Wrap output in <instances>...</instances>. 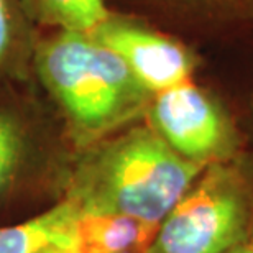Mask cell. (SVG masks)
Wrapping results in <instances>:
<instances>
[{
  "label": "cell",
  "mask_w": 253,
  "mask_h": 253,
  "mask_svg": "<svg viewBox=\"0 0 253 253\" xmlns=\"http://www.w3.org/2000/svg\"><path fill=\"white\" fill-rule=\"evenodd\" d=\"M229 253H253V249L250 244H240V245H237L235 249H232Z\"/></svg>",
  "instance_id": "12"
},
{
  "label": "cell",
  "mask_w": 253,
  "mask_h": 253,
  "mask_svg": "<svg viewBox=\"0 0 253 253\" xmlns=\"http://www.w3.org/2000/svg\"><path fill=\"white\" fill-rule=\"evenodd\" d=\"M145 117L171 150L194 163L229 161L235 153L237 131L229 115L191 79L155 94Z\"/></svg>",
  "instance_id": "4"
},
{
  "label": "cell",
  "mask_w": 253,
  "mask_h": 253,
  "mask_svg": "<svg viewBox=\"0 0 253 253\" xmlns=\"http://www.w3.org/2000/svg\"><path fill=\"white\" fill-rule=\"evenodd\" d=\"M37 27L90 32L110 13L104 0H22Z\"/></svg>",
  "instance_id": "10"
},
{
  "label": "cell",
  "mask_w": 253,
  "mask_h": 253,
  "mask_svg": "<svg viewBox=\"0 0 253 253\" xmlns=\"http://www.w3.org/2000/svg\"><path fill=\"white\" fill-rule=\"evenodd\" d=\"M38 27L22 0H0V84L30 79Z\"/></svg>",
  "instance_id": "8"
},
{
  "label": "cell",
  "mask_w": 253,
  "mask_h": 253,
  "mask_svg": "<svg viewBox=\"0 0 253 253\" xmlns=\"http://www.w3.org/2000/svg\"><path fill=\"white\" fill-rule=\"evenodd\" d=\"M89 33L117 53L151 94L189 81L197 66L184 43L125 15L110 12Z\"/></svg>",
  "instance_id": "5"
},
{
  "label": "cell",
  "mask_w": 253,
  "mask_h": 253,
  "mask_svg": "<svg viewBox=\"0 0 253 253\" xmlns=\"http://www.w3.org/2000/svg\"><path fill=\"white\" fill-rule=\"evenodd\" d=\"M156 229L124 214L76 211L66 249L78 253H145Z\"/></svg>",
  "instance_id": "7"
},
{
  "label": "cell",
  "mask_w": 253,
  "mask_h": 253,
  "mask_svg": "<svg viewBox=\"0 0 253 253\" xmlns=\"http://www.w3.org/2000/svg\"><path fill=\"white\" fill-rule=\"evenodd\" d=\"M204 168L171 150L148 124H131L74 151L63 199L76 211L124 214L158 229Z\"/></svg>",
  "instance_id": "1"
},
{
  "label": "cell",
  "mask_w": 253,
  "mask_h": 253,
  "mask_svg": "<svg viewBox=\"0 0 253 253\" xmlns=\"http://www.w3.org/2000/svg\"><path fill=\"white\" fill-rule=\"evenodd\" d=\"M46 155L42 115L18 97L0 99V201L28 178Z\"/></svg>",
  "instance_id": "6"
},
{
  "label": "cell",
  "mask_w": 253,
  "mask_h": 253,
  "mask_svg": "<svg viewBox=\"0 0 253 253\" xmlns=\"http://www.w3.org/2000/svg\"><path fill=\"white\" fill-rule=\"evenodd\" d=\"M250 245H252V249H253V230H252V242H250Z\"/></svg>",
  "instance_id": "13"
},
{
  "label": "cell",
  "mask_w": 253,
  "mask_h": 253,
  "mask_svg": "<svg viewBox=\"0 0 253 253\" xmlns=\"http://www.w3.org/2000/svg\"><path fill=\"white\" fill-rule=\"evenodd\" d=\"M40 253H78V252H74L71 249H64V247H59V245H49Z\"/></svg>",
  "instance_id": "11"
},
{
  "label": "cell",
  "mask_w": 253,
  "mask_h": 253,
  "mask_svg": "<svg viewBox=\"0 0 253 253\" xmlns=\"http://www.w3.org/2000/svg\"><path fill=\"white\" fill-rule=\"evenodd\" d=\"M74 206L61 199L43 214L15 225L0 227V253H40L49 245L66 249Z\"/></svg>",
  "instance_id": "9"
},
{
  "label": "cell",
  "mask_w": 253,
  "mask_h": 253,
  "mask_svg": "<svg viewBox=\"0 0 253 253\" xmlns=\"http://www.w3.org/2000/svg\"><path fill=\"white\" fill-rule=\"evenodd\" d=\"M32 73L53 100L74 151L145 117L155 95L89 32L53 30L40 37Z\"/></svg>",
  "instance_id": "2"
},
{
  "label": "cell",
  "mask_w": 253,
  "mask_h": 253,
  "mask_svg": "<svg viewBox=\"0 0 253 253\" xmlns=\"http://www.w3.org/2000/svg\"><path fill=\"white\" fill-rule=\"evenodd\" d=\"M250 197L239 166L207 165L160 222L145 253H229L249 229Z\"/></svg>",
  "instance_id": "3"
}]
</instances>
